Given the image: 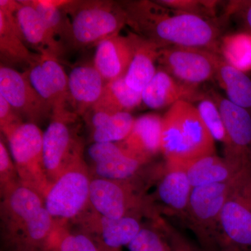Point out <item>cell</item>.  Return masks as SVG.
<instances>
[{"label":"cell","instance_id":"34","mask_svg":"<svg viewBox=\"0 0 251 251\" xmlns=\"http://www.w3.org/2000/svg\"><path fill=\"white\" fill-rule=\"evenodd\" d=\"M128 247L130 251H173L166 236L148 227L140 229Z\"/></svg>","mask_w":251,"mask_h":251},{"label":"cell","instance_id":"18","mask_svg":"<svg viewBox=\"0 0 251 251\" xmlns=\"http://www.w3.org/2000/svg\"><path fill=\"white\" fill-rule=\"evenodd\" d=\"M20 6V1L0 0V55L5 62L30 67L41 54L31 52L23 40L16 18Z\"/></svg>","mask_w":251,"mask_h":251},{"label":"cell","instance_id":"29","mask_svg":"<svg viewBox=\"0 0 251 251\" xmlns=\"http://www.w3.org/2000/svg\"><path fill=\"white\" fill-rule=\"evenodd\" d=\"M26 4L36 9L50 30L61 43L70 42V20L64 6L70 1L66 0H25Z\"/></svg>","mask_w":251,"mask_h":251},{"label":"cell","instance_id":"31","mask_svg":"<svg viewBox=\"0 0 251 251\" xmlns=\"http://www.w3.org/2000/svg\"><path fill=\"white\" fill-rule=\"evenodd\" d=\"M46 251H99L95 242L80 232H72L68 226L57 224Z\"/></svg>","mask_w":251,"mask_h":251},{"label":"cell","instance_id":"38","mask_svg":"<svg viewBox=\"0 0 251 251\" xmlns=\"http://www.w3.org/2000/svg\"><path fill=\"white\" fill-rule=\"evenodd\" d=\"M227 14L239 16L248 31L251 33V1H231Z\"/></svg>","mask_w":251,"mask_h":251},{"label":"cell","instance_id":"19","mask_svg":"<svg viewBox=\"0 0 251 251\" xmlns=\"http://www.w3.org/2000/svg\"><path fill=\"white\" fill-rule=\"evenodd\" d=\"M193 187L184 166L166 162L155 196L170 214L185 219Z\"/></svg>","mask_w":251,"mask_h":251},{"label":"cell","instance_id":"16","mask_svg":"<svg viewBox=\"0 0 251 251\" xmlns=\"http://www.w3.org/2000/svg\"><path fill=\"white\" fill-rule=\"evenodd\" d=\"M92 177L128 180L139 176L148 163L128 152L120 143H93L87 150Z\"/></svg>","mask_w":251,"mask_h":251},{"label":"cell","instance_id":"30","mask_svg":"<svg viewBox=\"0 0 251 251\" xmlns=\"http://www.w3.org/2000/svg\"><path fill=\"white\" fill-rule=\"evenodd\" d=\"M226 62L244 73L251 71V33H236L221 38L219 53Z\"/></svg>","mask_w":251,"mask_h":251},{"label":"cell","instance_id":"23","mask_svg":"<svg viewBox=\"0 0 251 251\" xmlns=\"http://www.w3.org/2000/svg\"><path fill=\"white\" fill-rule=\"evenodd\" d=\"M68 81L73 111L76 115H86L98 101L105 81L94 64L74 67Z\"/></svg>","mask_w":251,"mask_h":251},{"label":"cell","instance_id":"4","mask_svg":"<svg viewBox=\"0 0 251 251\" xmlns=\"http://www.w3.org/2000/svg\"><path fill=\"white\" fill-rule=\"evenodd\" d=\"M64 9L71 18L69 44L75 47L97 46L107 38L120 34L126 25L125 11L117 1H70Z\"/></svg>","mask_w":251,"mask_h":251},{"label":"cell","instance_id":"32","mask_svg":"<svg viewBox=\"0 0 251 251\" xmlns=\"http://www.w3.org/2000/svg\"><path fill=\"white\" fill-rule=\"evenodd\" d=\"M196 106L206 129L214 140L226 146L227 143V133L222 115L214 99L206 94Z\"/></svg>","mask_w":251,"mask_h":251},{"label":"cell","instance_id":"7","mask_svg":"<svg viewBox=\"0 0 251 251\" xmlns=\"http://www.w3.org/2000/svg\"><path fill=\"white\" fill-rule=\"evenodd\" d=\"M92 176L85 158L73 165L51 184L44 203L57 224L68 226L90 206Z\"/></svg>","mask_w":251,"mask_h":251},{"label":"cell","instance_id":"37","mask_svg":"<svg viewBox=\"0 0 251 251\" xmlns=\"http://www.w3.org/2000/svg\"><path fill=\"white\" fill-rule=\"evenodd\" d=\"M161 226L165 233L167 240L169 242L173 251H201L193 245L188 238L179 230L175 228L166 221H162Z\"/></svg>","mask_w":251,"mask_h":251},{"label":"cell","instance_id":"12","mask_svg":"<svg viewBox=\"0 0 251 251\" xmlns=\"http://www.w3.org/2000/svg\"><path fill=\"white\" fill-rule=\"evenodd\" d=\"M216 53L207 50L171 46L161 49L158 63L178 80L199 87L215 77Z\"/></svg>","mask_w":251,"mask_h":251},{"label":"cell","instance_id":"17","mask_svg":"<svg viewBox=\"0 0 251 251\" xmlns=\"http://www.w3.org/2000/svg\"><path fill=\"white\" fill-rule=\"evenodd\" d=\"M205 95L199 87L178 80L161 67L142 92L143 103L153 110L171 108L179 101L198 103Z\"/></svg>","mask_w":251,"mask_h":251},{"label":"cell","instance_id":"6","mask_svg":"<svg viewBox=\"0 0 251 251\" xmlns=\"http://www.w3.org/2000/svg\"><path fill=\"white\" fill-rule=\"evenodd\" d=\"M139 176L128 180L92 177L90 206L100 215L111 219L152 213V199L145 195Z\"/></svg>","mask_w":251,"mask_h":251},{"label":"cell","instance_id":"13","mask_svg":"<svg viewBox=\"0 0 251 251\" xmlns=\"http://www.w3.org/2000/svg\"><path fill=\"white\" fill-rule=\"evenodd\" d=\"M73 224L78 227L79 232L86 234L98 247L121 250L128 246L143 228L140 218L134 216L111 219L99 214L91 206Z\"/></svg>","mask_w":251,"mask_h":251},{"label":"cell","instance_id":"1","mask_svg":"<svg viewBox=\"0 0 251 251\" xmlns=\"http://www.w3.org/2000/svg\"><path fill=\"white\" fill-rule=\"evenodd\" d=\"M126 25L161 49L177 46L219 53L221 30L209 20L168 9L156 1H121Z\"/></svg>","mask_w":251,"mask_h":251},{"label":"cell","instance_id":"21","mask_svg":"<svg viewBox=\"0 0 251 251\" xmlns=\"http://www.w3.org/2000/svg\"><path fill=\"white\" fill-rule=\"evenodd\" d=\"M96 47L94 66L105 82L125 77L133 54L129 34L110 36L100 41Z\"/></svg>","mask_w":251,"mask_h":251},{"label":"cell","instance_id":"40","mask_svg":"<svg viewBox=\"0 0 251 251\" xmlns=\"http://www.w3.org/2000/svg\"><path fill=\"white\" fill-rule=\"evenodd\" d=\"M251 251V250H248V251Z\"/></svg>","mask_w":251,"mask_h":251},{"label":"cell","instance_id":"15","mask_svg":"<svg viewBox=\"0 0 251 251\" xmlns=\"http://www.w3.org/2000/svg\"><path fill=\"white\" fill-rule=\"evenodd\" d=\"M0 96L26 122L36 125L50 114L52 116L50 107L31 85L27 72L21 73L1 64Z\"/></svg>","mask_w":251,"mask_h":251},{"label":"cell","instance_id":"20","mask_svg":"<svg viewBox=\"0 0 251 251\" xmlns=\"http://www.w3.org/2000/svg\"><path fill=\"white\" fill-rule=\"evenodd\" d=\"M16 13V21L26 45L38 54L58 59L64 51L62 43L50 30L37 11L24 1Z\"/></svg>","mask_w":251,"mask_h":251},{"label":"cell","instance_id":"24","mask_svg":"<svg viewBox=\"0 0 251 251\" xmlns=\"http://www.w3.org/2000/svg\"><path fill=\"white\" fill-rule=\"evenodd\" d=\"M133 44V54L125 78L127 85L142 92L156 73L161 48L133 31L128 33Z\"/></svg>","mask_w":251,"mask_h":251},{"label":"cell","instance_id":"22","mask_svg":"<svg viewBox=\"0 0 251 251\" xmlns=\"http://www.w3.org/2000/svg\"><path fill=\"white\" fill-rule=\"evenodd\" d=\"M162 118L155 113L138 117L128 137L119 143L128 152L148 164L161 153Z\"/></svg>","mask_w":251,"mask_h":251},{"label":"cell","instance_id":"5","mask_svg":"<svg viewBox=\"0 0 251 251\" xmlns=\"http://www.w3.org/2000/svg\"><path fill=\"white\" fill-rule=\"evenodd\" d=\"M216 251L251 249V166L240 170L231 181L220 216Z\"/></svg>","mask_w":251,"mask_h":251},{"label":"cell","instance_id":"9","mask_svg":"<svg viewBox=\"0 0 251 251\" xmlns=\"http://www.w3.org/2000/svg\"><path fill=\"white\" fill-rule=\"evenodd\" d=\"M230 181L193 188L185 220L206 251H216L220 216Z\"/></svg>","mask_w":251,"mask_h":251},{"label":"cell","instance_id":"8","mask_svg":"<svg viewBox=\"0 0 251 251\" xmlns=\"http://www.w3.org/2000/svg\"><path fill=\"white\" fill-rule=\"evenodd\" d=\"M20 182L43 199L50 189L44 161V133L35 124L24 122L6 137Z\"/></svg>","mask_w":251,"mask_h":251},{"label":"cell","instance_id":"11","mask_svg":"<svg viewBox=\"0 0 251 251\" xmlns=\"http://www.w3.org/2000/svg\"><path fill=\"white\" fill-rule=\"evenodd\" d=\"M210 96L222 115L227 133L224 158L238 170L251 166V112L219 93L212 92Z\"/></svg>","mask_w":251,"mask_h":251},{"label":"cell","instance_id":"39","mask_svg":"<svg viewBox=\"0 0 251 251\" xmlns=\"http://www.w3.org/2000/svg\"><path fill=\"white\" fill-rule=\"evenodd\" d=\"M98 249L99 251H121V250H113V249H105L103 247H98Z\"/></svg>","mask_w":251,"mask_h":251},{"label":"cell","instance_id":"14","mask_svg":"<svg viewBox=\"0 0 251 251\" xmlns=\"http://www.w3.org/2000/svg\"><path fill=\"white\" fill-rule=\"evenodd\" d=\"M27 73L31 85L50 107L51 117L76 115L69 109L72 107L68 75L58 59L41 55Z\"/></svg>","mask_w":251,"mask_h":251},{"label":"cell","instance_id":"27","mask_svg":"<svg viewBox=\"0 0 251 251\" xmlns=\"http://www.w3.org/2000/svg\"><path fill=\"white\" fill-rule=\"evenodd\" d=\"M90 119L93 143H119L129 135L135 118L130 112L108 114L92 112Z\"/></svg>","mask_w":251,"mask_h":251},{"label":"cell","instance_id":"36","mask_svg":"<svg viewBox=\"0 0 251 251\" xmlns=\"http://www.w3.org/2000/svg\"><path fill=\"white\" fill-rule=\"evenodd\" d=\"M24 123L23 118L1 96H0V128L5 137Z\"/></svg>","mask_w":251,"mask_h":251},{"label":"cell","instance_id":"28","mask_svg":"<svg viewBox=\"0 0 251 251\" xmlns=\"http://www.w3.org/2000/svg\"><path fill=\"white\" fill-rule=\"evenodd\" d=\"M142 103V92L130 88L123 77L105 82L100 98L91 111L108 114L130 112Z\"/></svg>","mask_w":251,"mask_h":251},{"label":"cell","instance_id":"33","mask_svg":"<svg viewBox=\"0 0 251 251\" xmlns=\"http://www.w3.org/2000/svg\"><path fill=\"white\" fill-rule=\"evenodd\" d=\"M156 1L173 11L195 15L208 20L215 17L216 9L220 2L210 0H158Z\"/></svg>","mask_w":251,"mask_h":251},{"label":"cell","instance_id":"26","mask_svg":"<svg viewBox=\"0 0 251 251\" xmlns=\"http://www.w3.org/2000/svg\"><path fill=\"white\" fill-rule=\"evenodd\" d=\"M226 92L227 99L238 106L251 112V79L215 54V77Z\"/></svg>","mask_w":251,"mask_h":251},{"label":"cell","instance_id":"3","mask_svg":"<svg viewBox=\"0 0 251 251\" xmlns=\"http://www.w3.org/2000/svg\"><path fill=\"white\" fill-rule=\"evenodd\" d=\"M161 153L166 162L176 163L215 154V140L206 129L194 104L178 102L163 115Z\"/></svg>","mask_w":251,"mask_h":251},{"label":"cell","instance_id":"25","mask_svg":"<svg viewBox=\"0 0 251 251\" xmlns=\"http://www.w3.org/2000/svg\"><path fill=\"white\" fill-rule=\"evenodd\" d=\"M180 164L184 166L193 188L227 182L240 171L234 168L224 157L221 158L216 153Z\"/></svg>","mask_w":251,"mask_h":251},{"label":"cell","instance_id":"35","mask_svg":"<svg viewBox=\"0 0 251 251\" xmlns=\"http://www.w3.org/2000/svg\"><path fill=\"white\" fill-rule=\"evenodd\" d=\"M21 184L11 153L2 140L0 141V193L1 196Z\"/></svg>","mask_w":251,"mask_h":251},{"label":"cell","instance_id":"10","mask_svg":"<svg viewBox=\"0 0 251 251\" xmlns=\"http://www.w3.org/2000/svg\"><path fill=\"white\" fill-rule=\"evenodd\" d=\"M75 119V116L52 117L44 132V165L51 184L84 158L83 143L71 126Z\"/></svg>","mask_w":251,"mask_h":251},{"label":"cell","instance_id":"2","mask_svg":"<svg viewBox=\"0 0 251 251\" xmlns=\"http://www.w3.org/2000/svg\"><path fill=\"white\" fill-rule=\"evenodd\" d=\"M1 199V237L6 250L46 251L57 223L46 209L44 200L22 185Z\"/></svg>","mask_w":251,"mask_h":251}]
</instances>
